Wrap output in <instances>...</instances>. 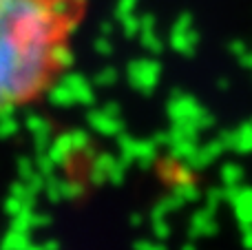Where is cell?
Wrapping results in <instances>:
<instances>
[{
    "instance_id": "1",
    "label": "cell",
    "mask_w": 252,
    "mask_h": 250,
    "mask_svg": "<svg viewBox=\"0 0 252 250\" xmlns=\"http://www.w3.org/2000/svg\"><path fill=\"white\" fill-rule=\"evenodd\" d=\"M89 0H0V113L40 104L73 62Z\"/></svg>"
}]
</instances>
